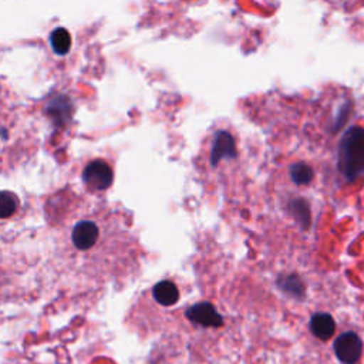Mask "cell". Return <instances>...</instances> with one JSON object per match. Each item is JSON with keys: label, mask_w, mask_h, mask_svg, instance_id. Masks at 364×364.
<instances>
[{"label": "cell", "mask_w": 364, "mask_h": 364, "mask_svg": "<svg viewBox=\"0 0 364 364\" xmlns=\"http://www.w3.org/2000/svg\"><path fill=\"white\" fill-rule=\"evenodd\" d=\"M290 208H291V210H293V215H294L296 220L300 222L304 229H307V228L310 226V220H311L309 203H307L304 199L297 198V199H294V200L290 203Z\"/></svg>", "instance_id": "cell-11"}, {"label": "cell", "mask_w": 364, "mask_h": 364, "mask_svg": "<svg viewBox=\"0 0 364 364\" xmlns=\"http://www.w3.org/2000/svg\"><path fill=\"white\" fill-rule=\"evenodd\" d=\"M310 331L318 340H328L336 331V321L328 313H316L310 318Z\"/></svg>", "instance_id": "cell-7"}, {"label": "cell", "mask_w": 364, "mask_h": 364, "mask_svg": "<svg viewBox=\"0 0 364 364\" xmlns=\"http://www.w3.org/2000/svg\"><path fill=\"white\" fill-rule=\"evenodd\" d=\"M17 206V200L16 198L10 193V192H1L0 195V216L1 218H7L10 216Z\"/></svg>", "instance_id": "cell-12"}, {"label": "cell", "mask_w": 364, "mask_h": 364, "mask_svg": "<svg viewBox=\"0 0 364 364\" xmlns=\"http://www.w3.org/2000/svg\"><path fill=\"white\" fill-rule=\"evenodd\" d=\"M50 44L55 54L65 55L71 48V36L64 27H57L50 34Z\"/></svg>", "instance_id": "cell-9"}, {"label": "cell", "mask_w": 364, "mask_h": 364, "mask_svg": "<svg viewBox=\"0 0 364 364\" xmlns=\"http://www.w3.org/2000/svg\"><path fill=\"white\" fill-rule=\"evenodd\" d=\"M333 348L343 364H355L363 353V340L354 331H344L334 340Z\"/></svg>", "instance_id": "cell-2"}, {"label": "cell", "mask_w": 364, "mask_h": 364, "mask_svg": "<svg viewBox=\"0 0 364 364\" xmlns=\"http://www.w3.org/2000/svg\"><path fill=\"white\" fill-rule=\"evenodd\" d=\"M337 166L347 181L364 172V128L351 127L344 132L338 144Z\"/></svg>", "instance_id": "cell-1"}, {"label": "cell", "mask_w": 364, "mask_h": 364, "mask_svg": "<svg viewBox=\"0 0 364 364\" xmlns=\"http://www.w3.org/2000/svg\"><path fill=\"white\" fill-rule=\"evenodd\" d=\"M186 317L200 326H206V327H218L222 326L223 320L219 316V313L216 311V309L210 304V303H198L191 306L186 310Z\"/></svg>", "instance_id": "cell-5"}, {"label": "cell", "mask_w": 364, "mask_h": 364, "mask_svg": "<svg viewBox=\"0 0 364 364\" xmlns=\"http://www.w3.org/2000/svg\"><path fill=\"white\" fill-rule=\"evenodd\" d=\"M112 179H114L112 169L107 162L101 159L91 161L82 171L84 183L92 189H98V191L107 189L111 186Z\"/></svg>", "instance_id": "cell-3"}, {"label": "cell", "mask_w": 364, "mask_h": 364, "mask_svg": "<svg viewBox=\"0 0 364 364\" xmlns=\"http://www.w3.org/2000/svg\"><path fill=\"white\" fill-rule=\"evenodd\" d=\"M100 237V228L95 222L84 219L75 223L71 230V242L78 250H88L97 245Z\"/></svg>", "instance_id": "cell-4"}, {"label": "cell", "mask_w": 364, "mask_h": 364, "mask_svg": "<svg viewBox=\"0 0 364 364\" xmlns=\"http://www.w3.org/2000/svg\"><path fill=\"white\" fill-rule=\"evenodd\" d=\"M222 158H236V145L233 136L228 131H218L212 145V165H216Z\"/></svg>", "instance_id": "cell-6"}, {"label": "cell", "mask_w": 364, "mask_h": 364, "mask_svg": "<svg viewBox=\"0 0 364 364\" xmlns=\"http://www.w3.org/2000/svg\"><path fill=\"white\" fill-rule=\"evenodd\" d=\"M290 176L296 185H307L311 182L314 172L310 165L304 162H297L290 166Z\"/></svg>", "instance_id": "cell-10"}, {"label": "cell", "mask_w": 364, "mask_h": 364, "mask_svg": "<svg viewBox=\"0 0 364 364\" xmlns=\"http://www.w3.org/2000/svg\"><path fill=\"white\" fill-rule=\"evenodd\" d=\"M283 289L286 291H289L290 294H293L294 297H303L304 296V284L301 283V280L296 276H291V277H287L284 280V286Z\"/></svg>", "instance_id": "cell-13"}, {"label": "cell", "mask_w": 364, "mask_h": 364, "mask_svg": "<svg viewBox=\"0 0 364 364\" xmlns=\"http://www.w3.org/2000/svg\"><path fill=\"white\" fill-rule=\"evenodd\" d=\"M152 294H154V299L162 306H171L176 303L179 299L178 287L169 280H162L156 283L152 289Z\"/></svg>", "instance_id": "cell-8"}]
</instances>
